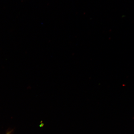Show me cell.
Segmentation results:
<instances>
[{
	"label": "cell",
	"instance_id": "1",
	"mask_svg": "<svg viewBox=\"0 0 134 134\" xmlns=\"http://www.w3.org/2000/svg\"><path fill=\"white\" fill-rule=\"evenodd\" d=\"M6 134H10V132H8Z\"/></svg>",
	"mask_w": 134,
	"mask_h": 134
}]
</instances>
